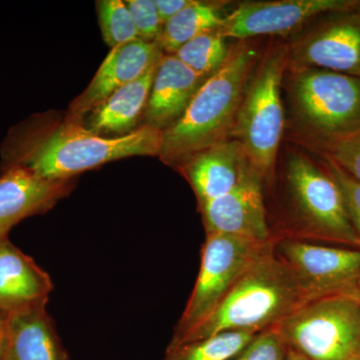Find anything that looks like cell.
<instances>
[{"mask_svg":"<svg viewBox=\"0 0 360 360\" xmlns=\"http://www.w3.org/2000/svg\"><path fill=\"white\" fill-rule=\"evenodd\" d=\"M255 335L248 331H225L203 340L167 348L162 360H231Z\"/></svg>","mask_w":360,"mask_h":360,"instance_id":"44dd1931","label":"cell"},{"mask_svg":"<svg viewBox=\"0 0 360 360\" xmlns=\"http://www.w3.org/2000/svg\"><path fill=\"white\" fill-rule=\"evenodd\" d=\"M225 4L227 2L193 0L188 6L163 25L162 32L156 40L161 52L174 56L182 45L195 37L219 30L224 23L219 8Z\"/></svg>","mask_w":360,"mask_h":360,"instance_id":"ffe728a7","label":"cell"},{"mask_svg":"<svg viewBox=\"0 0 360 360\" xmlns=\"http://www.w3.org/2000/svg\"><path fill=\"white\" fill-rule=\"evenodd\" d=\"M158 65L113 92L85 116L82 124L103 137L123 136L139 129L137 124L143 118Z\"/></svg>","mask_w":360,"mask_h":360,"instance_id":"d6986e66","label":"cell"},{"mask_svg":"<svg viewBox=\"0 0 360 360\" xmlns=\"http://www.w3.org/2000/svg\"><path fill=\"white\" fill-rule=\"evenodd\" d=\"M285 345L276 328L257 333L243 350L231 360H284Z\"/></svg>","mask_w":360,"mask_h":360,"instance_id":"d4e9b609","label":"cell"},{"mask_svg":"<svg viewBox=\"0 0 360 360\" xmlns=\"http://www.w3.org/2000/svg\"><path fill=\"white\" fill-rule=\"evenodd\" d=\"M286 348L309 360L360 356V295L310 300L276 326Z\"/></svg>","mask_w":360,"mask_h":360,"instance_id":"52a82bcc","label":"cell"},{"mask_svg":"<svg viewBox=\"0 0 360 360\" xmlns=\"http://www.w3.org/2000/svg\"><path fill=\"white\" fill-rule=\"evenodd\" d=\"M193 0H155L156 9L163 25L175 14L181 11L191 4Z\"/></svg>","mask_w":360,"mask_h":360,"instance_id":"83f0119b","label":"cell"},{"mask_svg":"<svg viewBox=\"0 0 360 360\" xmlns=\"http://www.w3.org/2000/svg\"><path fill=\"white\" fill-rule=\"evenodd\" d=\"M52 290L51 276L32 257L8 238L0 240V310L4 314L46 305Z\"/></svg>","mask_w":360,"mask_h":360,"instance_id":"2e32d148","label":"cell"},{"mask_svg":"<svg viewBox=\"0 0 360 360\" xmlns=\"http://www.w3.org/2000/svg\"><path fill=\"white\" fill-rule=\"evenodd\" d=\"M206 234L220 233L270 243L264 181L250 175L231 193L198 205Z\"/></svg>","mask_w":360,"mask_h":360,"instance_id":"7c38bea8","label":"cell"},{"mask_svg":"<svg viewBox=\"0 0 360 360\" xmlns=\"http://www.w3.org/2000/svg\"><path fill=\"white\" fill-rule=\"evenodd\" d=\"M6 319V315L0 310V322L4 321Z\"/></svg>","mask_w":360,"mask_h":360,"instance_id":"4dcf8cb0","label":"cell"},{"mask_svg":"<svg viewBox=\"0 0 360 360\" xmlns=\"http://www.w3.org/2000/svg\"><path fill=\"white\" fill-rule=\"evenodd\" d=\"M162 56L156 42L141 39L111 49L86 89L71 103L66 116L82 122L116 90L143 77L158 65Z\"/></svg>","mask_w":360,"mask_h":360,"instance_id":"4fadbf2b","label":"cell"},{"mask_svg":"<svg viewBox=\"0 0 360 360\" xmlns=\"http://www.w3.org/2000/svg\"><path fill=\"white\" fill-rule=\"evenodd\" d=\"M284 360H309L307 359V357L303 356V355L298 354V352H295V350L290 349L288 348L286 349L285 359Z\"/></svg>","mask_w":360,"mask_h":360,"instance_id":"f546056e","label":"cell"},{"mask_svg":"<svg viewBox=\"0 0 360 360\" xmlns=\"http://www.w3.org/2000/svg\"><path fill=\"white\" fill-rule=\"evenodd\" d=\"M4 360H70L46 305L6 315Z\"/></svg>","mask_w":360,"mask_h":360,"instance_id":"ac0fdd59","label":"cell"},{"mask_svg":"<svg viewBox=\"0 0 360 360\" xmlns=\"http://www.w3.org/2000/svg\"><path fill=\"white\" fill-rule=\"evenodd\" d=\"M6 319L0 322V360H4L6 347Z\"/></svg>","mask_w":360,"mask_h":360,"instance_id":"f1b7e54d","label":"cell"},{"mask_svg":"<svg viewBox=\"0 0 360 360\" xmlns=\"http://www.w3.org/2000/svg\"><path fill=\"white\" fill-rule=\"evenodd\" d=\"M271 243L229 234H206L195 285L167 347L179 345L217 309L232 286Z\"/></svg>","mask_w":360,"mask_h":360,"instance_id":"ba28073f","label":"cell"},{"mask_svg":"<svg viewBox=\"0 0 360 360\" xmlns=\"http://www.w3.org/2000/svg\"><path fill=\"white\" fill-rule=\"evenodd\" d=\"M292 142L321 153L360 134V77L319 68L284 75Z\"/></svg>","mask_w":360,"mask_h":360,"instance_id":"5b68a950","label":"cell"},{"mask_svg":"<svg viewBox=\"0 0 360 360\" xmlns=\"http://www.w3.org/2000/svg\"><path fill=\"white\" fill-rule=\"evenodd\" d=\"M288 46V68H319L360 77V13L324 14L300 30Z\"/></svg>","mask_w":360,"mask_h":360,"instance_id":"9c48e42d","label":"cell"},{"mask_svg":"<svg viewBox=\"0 0 360 360\" xmlns=\"http://www.w3.org/2000/svg\"><path fill=\"white\" fill-rule=\"evenodd\" d=\"M96 9L103 40L111 49L139 39L124 1L99 0Z\"/></svg>","mask_w":360,"mask_h":360,"instance_id":"603a6c76","label":"cell"},{"mask_svg":"<svg viewBox=\"0 0 360 360\" xmlns=\"http://www.w3.org/2000/svg\"><path fill=\"white\" fill-rule=\"evenodd\" d=\"M225 40L219 30L205 33L182 45L174 56L189 70L206 79L224 65L229 56L231 46Z\"/></svg>","mask_w":360,"mask_h":360,"instance_id":"7402d4cb","label":"cell"},{"mask_svg":"<svg viewBox=\"0 0 360 360\" xmlns=\"http://www.w3.org/2000/svg\"><path fill=\"white\" fill-rule=\"evenodd\" d=\"M162 143L163 130L150 125L123 136L103 137L66 115L54 124L39 116L9 134L2 148V169L22 167L41 179H73L110 161L160 156Z\"/></svg>","mask_w":360,"mask_h":360,"instance_id":"6da1fadb","label":"cell"},{"mask_svg":"<svg viewBox=\"0 0 360 360\" xmlns=\"http://www.w3.org/2000/svg\"><path fill=\"white\" fill-rule=\"evenodd\" d=\"M357 0H271L239 4L219 32L238 41L296 32L324 14L356 8Z\"/></svg>","mask_w":360,"mask_h":360,"instance_id":"8fae6325","label":"cell"},{"mask_svg":"<svg viewBox=\"0 0 360 360\" xmlns=\"http://www.w3.org/2000/svg\"><path fill=\"white\" fill-rule=\"evenodd\" d=\"M314 300L292 270L276 257L271 243L232 286L217 309L175 347L225 331L257 335L276 328Z\"/></svg>","mask_w":360,"mask_h":360,"instance_id":"277c9868","label":"cell"},{"mask_svg":"<svg viewBox=\"0 0 360 360\" xmlns=\"http://www.w3.org/2000/svg\"><path fill=\"white\" fill-rule=\"evenodd\" d=\"M262 52L253 39L231 45L224 65L201 84L181 117L163 130L160 158L165 165L176 169L196 153L231 139Z\"/></svg>","mask_w":360,"mask_h":360,"instance_id":"3957f363","label":"cell"},{"mask_svg":"<svg viewBox=\"0 0 360 360\" xmlns=\"http://www.w3.org/2000/svg\"><path fill=\"white\" fill-rule=\"evenodd\" d=\"M359 295H360V278H359Z\"/></svg>","mask_w":360,"mask_h":360,"instance_id":"836d02e7","label":"cell"},{"mask_svg":"<svg viewBox=\"0 0 360 360\" xmlns=\"http://www.w3.org/2000/svg\"><path fill=\"white\" fill-rule=\"evenodd\" d=\"M288 68V41L270 40L251 75L231 134L264 186L274 179L285 129L281 94Z\"/></svg>","mask_w":360,"mask_h":360,"instance_id":"8992f818","label":"cell"},{"mask_svg":"<svg viewBox=\"0 0 360 360\" xmlns=\"http://www.w3.org/2000/svg\"><path fill=\"white\" fill-rule=\"evenodd\" d=\"M75 180H47L27 168L11 167L0 175V240L21 220L51 210L68 196Z\"/></svg>","mask_w":360,"mask_h":360,"instance_id":"5bb4252c","label":"cell"},{"mask_svg":"<svg viewBox=\"0 0 360 360\" xmlns=\"http://www.w3.org/2000/svg\"><path fill=\"white\" fill-rule=\"evenodd\" d=\"M350 360H360V356L355 357V359H350Z\"/></svg>","mask_w":360,"mask_h":360,"instance_id":"d6a6232c","label":"cell"},{"mask_svg":"<svg viewBox=\"0 0 360 360\" xmlns=\"http://www.w3.org/2000/svg\"><path fill=\"white\" fill-rule=\"evenodd\" d=\"M205 82V78L189 70L176 56L163 54L156 68L142 118L143 124L161 130L172 127Z\"/></svg>","mask_w":360,"mask_h":360,"instance_id":"e0dca14e","label":"cell"},{"mask_svg":"<svg viewBox=\"0 0 360 360\" xmlns=\"http://www.w3.org/2000/svg\"><path fill=\"white\" fill-rule=\"evenodd\" d=\"M315 156V155H314ZM271 240L295 239L360 250V239L348 217L340 189L319 158L297 146L286 148L281 165L264 189Z\"/></svg>","mask_w":360,"mask_h":360,"instance_id":"7a4b0ae2","label":"cell"},{"mask_svg":"<svg viewBox=\"0 0 360 360\" xmlns=\"http://www.w3.org/2000/svg\"><path fill=\"white\" fill-rule=\"evenodd\" d=\"M316 158L340 189L348 217L360 239V184L343 172L333 161L322 156Z\"/></svg>","mask_w":360,"mask_h":360,"instance_id":"cb8c5ba5","label":"cell"},{"mask_svg":"<svg viewBox=\"0 0 360 360\" xmlns=\"http://www.w3.org/2000/svg\"><path fill=\"white\" fill-rule=\"evenodd\" d=\"M132 21L136 28L139 39L146 42H156L162 32L161 22L155 0H127Z\"/></svg>","mask_w":360,"mask_h":360,"instance_id":"484cf974","label":"cell"},{"mask_svg":"<svg viewBox=\"0 0 360 360\" xmlns=\"http://www.w3.org/2000/svg\"><path fill=\"white\" fill-rule=\"evenodd\" d=\"M176 170L191 184L198 205L231 193L255 174L245 148L236 139L220 142L196 153Z\"/></svg>","mask_w":360,"mask_h":360,"instance_id":"9a60e30c","label":"cell"},{"mask_svg":"<svg viewBox=\"0 0 360 360\" xmlns=\"http://www.w3.org/2000/svg\"><path fill=\"white\" fill-rule=\"evenodd\" d=\"M272 243L276 257L292 270L314 300L359 293V250L295 239Z\"/></svg>","mask_w":360,"mask_h":360,"instance_id":"30bf717a","label":"cell"},{"mask_svg":"<svg viewBox=\"0 0 360 360\" xmlns=\"http://www.w3.org/2000/svg\"><path fill=\"white\" fill-rule=\"evenodd\" d=\"M312 155L333 161L343 172L360 184V134L347 141Z\"/></svg>","mask_w":360,"mask_h":360,"instance_id":"4316f807","label":"cell"},{"mask_svg":"<svg viewBox=\"0 0 360 360\" xmlns=\"http://www.w3.org/2000/svg\"><path fill=\"white\" fill-rule=\"evenodd\" d=\"M356 9H357V11H359V13H360V1H359V4H357Z\"/></svg>","mask_w":360,"mask_h":360,"instance_id":"1f68e13d","label":"cell"}]
</instances>
